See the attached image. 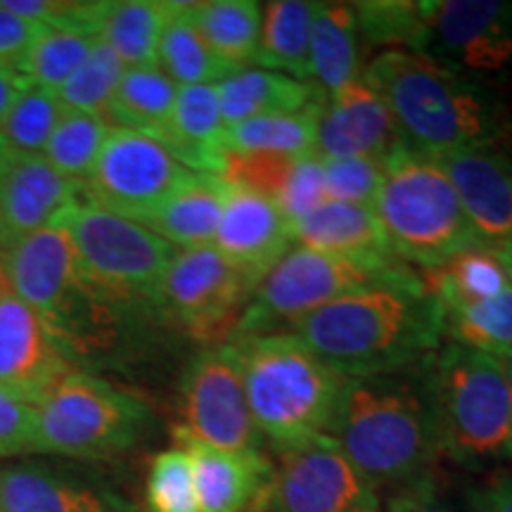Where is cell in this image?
<instances>
[{"mask_svg": "<svg viewBox=\"0 0 512 512\" xmlns=\"http://www.w3.org/2000/svg\"><path fill=\"white\" fill-rule=\"evenodd\" d=\"M292 332L347 380L413 368L444 342L439 306L413 268L320 306Z\"/></svg>", "mask_w": 512, "mask_h": 512, "instance_id": "obj_1", "label": "cell"}, {"mask_svg": "<svg viewBox=\"0 0 512 512\" xmlns=\"http://www.w3.org/2000/svg\"><path fill=\"white\" fill-rule=\"evenodd\" d=\"M363 79L380 95L406 150L427 159L494 147L508 121L479 83L418 50H384Z\"/></svg>", "mask_w": 512, "mask_h": 512, "instance_id": "obj_2", "label": "cell"}, {"mask_svg": "<svg viewBox=\"0 0 512 512\" xmlns=\"http://www.w3.org/2000/svg\"><path fill=\"white\" fill-rule=\"evenodd\" d=\"M330 437L375 491L425 477L439 456V437L422 361L347 380Z\"/></svg>", "mask_w": 512, "mask_h": 512, "instance_id": "obj_3", "label": "cell"}, {"mask_svg": "<svg viewBox=\"0 0 512 512\" xmlns=\"http://www.w3.org/2000/svg\"><path fill=\"white\" fill-rule=\"evenodd\" d=\"M249 413L278 453L330 437L347 377L320 361L294 332L233 339Z\"/></svg>", "mask_w": 512, "mask_h": 512, "instance_id": "obj_4", "label": "cell"}, {"mask_svg": "<svg viewBox=\"0 0 512 512\" xmlns=\"http://www.w3.org/2000/svg\"><path fill=\"white\" fill-rule=\"evenodd\" d=\"M439 453L472 467L512 460V387L505 361L444 344L422 358Z\"/></svg>", "mask_w": 512, "mask_h": 512, "instance_id": "obj_5", "label": "cell"}, {"mask_svg": "<svg viewBox=\"0 0 512 512\" xmlns=\"http://www.w3.org/2000/svg\"><path fill=\"white\" fill-rule=\"evenodd\" d=\"M373 211L396 259L422 271L479 245L441 166L406 147L384 166Z\"/></svg>", "mask_w": 512, "mask_h": 512, "instance_id": "obj_6", "label": "cell"}, {"mask_svg": "<svg viewBox=\"0 0 512 512\" xmlns=\"http://www.w3.org/2000/svg\"><path fill=\"white\" fill-rule=\"evenodd\" d=\"M152 411L136 394L74 370L36 406L34 451L76 460H110L140 444Z\"/></svg>", "mask_w": 512, "mask_h": 512, "instance_id": "obj_7", "label": "cell"}, {"mask_svg": "<svg viewBox=\"0 0 512 512\" xmlns=\"http://www.w3.org/2000/svg\"><path fill=\"white\" fill-rule=\"evenodd\" d=\"M72 238L83 285L112 306H157L162 278L178 249L145 228L79 200L57 219Z\"/></svg>", "mask_w": 512, "mask_h": 512, "instance_id": "obj_8", "label": "cell"}, {"mask_svg": "<svg viewBox=\"0 0 512 512\" xmlns=\"http://www.w3.org/2000/svg\"><path fill=\"white\" fill-rule=\"evenodd\" d=\"M8 283L24 304L48 323L69 356L98 344L105 313L117 306L102 302L83 285L72 238L62 223L36 230L0 256Z\"/></svg>", "mask_w": 512, "mask_h": 512, "instance_id": "obj_9", "label": "cell"}, {"mask_svg": "<svg viewBox=\"0 0 512 512\" xmlns=\"http://www.w3.org/2000/svg\"><path fill=\"white\" fill-rule=\"evenodd\" d=\"M401 259L351 261L339 256L292 247L256 285L230 339L273 335L294 328L320 306L351 292L389 283L408 271Z\"/></svg>", "mask_w": 512, "mask_h": 512, "instance_id": "obj_10", "label": "cell"}, {"mask_svg": "<svg viewBox=\"0 0 512 512\" xmlns=\"http://www.w3.org/2000/svg\"><path fill=\"white\" fill-rule=\"evenodd\" d=\"M242 275L214 245L183 249L166 268L157 294V309L204 344L228 342L254 294Z\"/></svg>", "mask_w": 512, "mask_h": 512, "instance_id": "obj_11", "label": "cell"}, {"mask_svg": "<svg viewBox=\"0 0 512 512\" xmlns=\"http://www.w3.org/2000/svg\"><path fill=\"white\" fill-rule=\"evenodd\" d=\"M183 427L190 437L226 451H261L264 437L249 413L240 349L233 339L211 344L185 368Z\"/></svg>", "mask_w": 512, "mask_h": 512, "instance_id": "obj_12", "label": "cell"}, {"mask_svg": "<svg viewBox=\"0 0 512 512\" xmlns=\"http://www.w3.org/2000/svg\"><path fill=\"white\" fill-rule=\"evenodd\" d=\"M190 174L159 140L112 126L81 195L95 207L140 221Z\"/></svg>", "mask_w": 512, "mask_h": 512, "instance_id": "obj_13", "label": "cell"}, {"mask_svg": "<svg viewBox=\"0 0 512 512\" xmlns=\"http://www.w3.org/2000/svg\"><path fill=\"white\" fill-rule=\"evenodd\" d=\"M266 512H380L377 491L332 437L278 453Z\"/></svg>", "mask_w": 512, "mask_h": 512, "instance_id": "obj_14", "label": "cell"}, {"mask_svg": "<svg viewBox=\"0 0 512 512\" xmlns=\"http://www.w3.org/2000/svg\"><path fill=\"white\" fill-rule=\"evenodd\" d=\"M74 370V358L46 320L17 297L0 266V387L36 408Z\"/></svg>", "mask_w": 512, "mask_h": 512, "instance_id": "obj_15", "label": "cell"}, {"mask_svg": "<svg viewBox=\"0 0 512 512\" xmlns=\"http://www.w3.org/2000/svg\"><path fill=\"white\" fill-rule=\"evenodd\" d=\"M422 53L456 72H501L512 62V3L425 0Z\"/></svg>", "mask_w": 512, "mask_h": 512, "instance_id": "obj_16", "label": "cell"}, {"mask_svg": "<svg viewBox=\"0 0 512 512\" xmlns=\"http://www.w3.org/2000/svg\"><path fill=\"white\" fill-rule=\"evenodd\" d=\"M401 150L403 143L392 114L363 76L330 95L320 107L313 145L316 157H368L387 166Z\"/></svg>", "mask_w": 512, "mask_h": 512, "instance_id": "obj_17", "label": "cell"}, {"mask_svg": "<svg viewBox=\"0 0 512 512\" xmlns=\"http://www.w3.org/2000/svg\"><path fill=\"white\" fill-rule=\"evenodd\" d=\"M214 247L256 287L294 247L292 223L264 195L228 181Z\"/></svg>", "mask_w": 512, "mask_h": 512, "instance_id": "obj_18", "label": "cell"}, {"mask_svg": "<svg viewBox=\"0 0 512 512\" xmlns=\"http://www.w3.org/2000/svg\"><path fill=\"white\" fill-rule=\"evenodd\" d=\"M176 446L190 458L192 482L202 512H259L264 510L273 463L264 451H226L174 430Z\"/></svg>", "mask_w": 512, "mask_h": 512, "instance_id": "obj_19", "label": "cell"}, {"mask_svg": "<svg viewBox=\"0 0 512 512\" xmlns=\"http://www.w3.org/2000/svg\"><path fill=\"white\" fill-rule=\"evenodd\" d=\"M456 190L460 207L482 245L512 238V155L498 147L434 159Z\"/></svg>", "mask_w": 512, "mask_h": 512, "instance_id": "obj_20", "label": "cell"}, {"mask_svg": "<svg viewBox=\"0 0 512 512\" xmlns=\"http://www.w3.org/2000/svg\"><path fill=\"white\" fill-rule=\"evenodd\" d=\"M79 197L81 185L64 178L46 157L12 152L0 169V223L8 247L53 226Z\"/></svg>", "mask_w": 512, "mask_h": 512, "instance_id": "obj_21", "label": "cell"}, {"mask_svg": "<svg viewBox=\"0 0 512 512\" xmlns=\"http://www.w3.org/2000/svg\"><path fill=\"white\" fill-rule=\"evenodd\" d=\"M0 512H121L110 491L62 467L0 463Z\"/></svg>", "mask_w": 512, "mask_h": 512, "instance_id": "obj_22", "label": "cell"}, {"mask_svg": "<svg viewBox=\"0 0 512 512\" xmlns=\"http://www.w3.org/2000/svg\"><path fill=\"white\" fill-rule=\"evenodd\" d=\"M221 178L252 188L294 223L328 202L323 159L313 155H226Z\"/></svg>", "mask_w": 512, "mask_h": 512, "instance_id": "obj_23", "label": "cell"}, {"mask_svg": "<svg viewBox=\"0 0 512 512\" xmlns=\"http://www.w3.org/2000/svg\"><path fill=\"white\" fill-rule=\"evenodd\" d=\"M226 124L216 83L178 88L164 138L159 140L185 169L221 176L226 164Z\"/></svg>", "mask_w": 512, "mask_h": 512, "instance_id": "obj_24", "label": "cell"}, {"mask_svg": "<svg viewBox=\"0 0 512 512\" xmlns=\"http://www.w3.org/2000/svg\"><path fill=\"white\" fill-rule=\"evenodd\" d=\"M294 247H306L351 261L396 259L373 207L323 202L292 223Z\"/></svg>", "mask_w": 512, "mask_h": 512, "instance_id": "obj_25", "label": "cell"}, {"mask_svg": "<svg viewBox=\"0 0 512 512\" xmlns=\"http://www.w3.org/2000/svg\"><path fill=\"white\" fill-rule=\"evenodd\" d=\"M226 188V178L192 171L138 223L174 247L195 249L214 245Z\"/></svg>", "mask_w": 512, "mask_h": 512, "instance_id": "obj_26", "label": "cell"}, {"mask_svg": "<svg viewBox=\"0 0 512 512\" xmlns=\"http://www.w3.org/2000/svg\"><path fill=\"white\" fill-rule=\"evenodd\" d=\"M226 128L242 121L302 112L328 100L316 83L299 81L261 67H245L216 83Z\"/></svg>", "mask_w": 512, "mask_h": 512, "instance_id": "obj_27", "label": "cell"}, {"mask_svg": "<svg viewBox=\"0 0 512 512\" xmlns=\"http://www.w3.org/2000/svg\"><path fill=\"white\" fill-rule=\"evenodd\" d=\"M318 3L273 0L264 5L254 64L299 81H311V27ZM313 83V81H311Z\"/></svg>", "mask_w": 512, "mask_h": 512, "instance_id": "obj_28", "label": "cell"}, {"mask_svg": "<svg viewBox=\"0 0 512 512\" xmlns=\"http://www.w3.org/2000/svg\"><path fill=\"white\" fill-rule=\"evenodd\" d=\"M176 98L178 86L157 64L128 67L102 119L114 124V128H126L162 140Z\"/></svg>", "mask_w": 512, "mask_h": 512, "instance_id": "obj_29", "label": "cell"}, {"mask_svg": "<svg viewBox=\"0 0 512 512\" xmlns=\"http://www.w3.org/2000/svg\"><path fill=\"white\" fill-rule=\"evenodd\" d=\"M311 81L325 95H335L358 74V27L349 3H318L311 27Z\"/></svg>", "mask_w": 512, "mask_h": 512, "instance_id": "obj_30", "label": "cell"}, {"mask_svg": "<svg viewBox=\"0 0 512 512\" xmlns=\"http://www.w3.org/2000/svg\"><path fill=\"white\" fill-rule=\"evenodd\" d=\"M174 3L166 0H114L102 3L100 41L128 67L157 64L162 31Z\"/></svg>", "mask_w": 512, "mask_h": 512, "instance_id": "obj_31", "label": "cell"}, {"mask_svg": "<svg viewBox=\"0 0 512 512\" xmlns=\"http://www.w3.org/2000/svg\"><path fill=\"white\" fill-rule=\"evenodd\" d=\"M264 5L256 0H207L192 5V19L211 53L230 74L254 62Z\"/></svg>", "mask_w": 512, "mask_h": 512, "instance_id": "obj_32", "label": "cell"}, {"mask_svg": "<svg viewBox=\"0 0 512 512\" xmlns=\"http://www.w3.org/2000/svg\"><path fill=\"white\" fill-rule=\"evenodd\" d=\"M420 278L439 309L482 302V299L496 297L512 285L494 249L482 245V242L448 259L446 264L425 268Z\"/></svg>", "mask_w": 512, "mask_h": 512, "instance_id": "obj_33", "label": "cell"}, {"mask_svg": "<svg viewBox=\"0 0 512 512\" xmlns=\"http://www.w3.org/2000/svg\"><path fill=\"white\" fill-rule=\"evenodd\" d=\"M192 5L195 3H174L157 50V67L178 88L219 83L230 74V69L211 53L197 31L195 19H192Z\"/></svg>", "mask_w": 512, "mask_h": 512, "instance_id": "obj_34", "label": "cell"}, {"mask_svg": "<svg viewBox=\"0 0 512 512\" xmlns=\"http://www.w3.org/2000/svg\"><path fill=\"white\" fill-rule=\"evenodd\" d=\"M439 316L441 337L448 344L482 351L501 361L512 356V285L482 302L444 306Z\"/></svg>", "mask_w": 512, "mask_h": 512, "instance_id": "obj_35", "label": "cell"}, {"mask_svg": "<svg viewBox=\"0 0 512 512\" xmlns=\"http://www.w3.org/2000/svg\"><path fill=\"white\" fill-rule=\"evenodd\" d=\"M320 105L226 128V155H309L316 145Z\"/></svg>", "mask_w": 512, "mask_h": 512, "instance_id": "obj_36", "label": "cell"}, {"mask_svg": "<svg viewBox=\"0 0 512 512\" xmlns=\"http://www.w3.org/2000/svg\"><path fill=\"white\" fill-rule=\"evenodd\" d=\"M358 36L389 50H425V0H366L351 5Z\"/></svg>", "mask_w": 512, "mask_h": 512, "instance_id": "obj_37", "label": "cell"}, {"mask_svg": "<svg viewBox=\"0 0 512 512\" xmlns=\"http://www.w3.org/2000/svg\"><path fill=\"white\" fill-rule=\"evenodd\" d=\"M98 41L100 38L93 31L69 27V24L41 27L22 74L36 86L57 91L86 62Z\"/></svg>", "mask_w": 512, "mask_h": 512, "instance_id": "obj_38", "label": "cell"}, {"mask_svg": "<svg viewBox=\"0 0 512 512\" xmlns=\"http://www.w3.org/2000/svg\"><path fill=\"white\" fill-rule=\"evenodd\" d=\"M110 124L95 114L64 110L60 124L43 147V157L53 169L74 183H83L91 174L102 145L110 136Z\"/></svg>", "mask_w": 512, "mask_h": 512, "instance_id": "obj_39", "label": "cell"}, {"mask_svg": "<svg viewBox=\"0 0 512 512\" xmlns=\"http://www.w3.org/2000/svg\"><path fill=\"white\" fill-rule=\"evenodd\" d=\"M62 114L64 107L55 91L29 83L0 124V140L17 155H43Z\"/></svg>", "mask_w": 512, "mask_h": 512, "instance_id": "obj_40", "label": "cell"}, {"mask_svg": "<svg viewBox=\"0 0 512 512\" xmlns=\"http://www.w3.org/2000/svg\"><path fill=\"white\" fill-rule=\"evenodd\" d=\"M124 72L126 64L105 43L98 41L86 62L55 93L64 110L102 117Z\"/></svg>", "mask_w": 512, "mask_h": 512, "instance_id": "obj_41", "label": "cell"}, {"mask_svg": "<svg viewBox=\"0 0 512 512\" xmlns=\"http://www.w3.org/2000/svg\"><path fill=\"white\" fill-rule=\"evenodd\" d=\"M145 512H202L183 448L174 446L152 458L145 479Z\"/></svg>", "mask_w": 512, "mask_h": 512, "instance_id": "obj_42", "label": "cell"}, {"mask_svg": "<svg viewBox=\"0 0 512 512\" xmlns=\"http://www.w3.org/2000/svg\"><path fill=\"white\" fill-rule=\"evenodd\" d=\"M384 178V164L368 157L323 159V183L328 202L373 207Z\"/></svg>", "mask_w": 512, "mask_h": 512, "instance_id": "obj_43", "label": "cell"}, {"mask_svg": "<svg viewBox=\"0 0 512 512\" xmlns=\"http://www.w3.org/2000/svg\"><path fill=\"white\" fill-rule=\"evenodd\" d=\"M36 408L0 387V458L34 451Z\"/></svg>", "mask_w": 512, "mask_h": 512, "instance_id": "obj_44", "label": "cell"}, {"mask_svg": "<svg viewBox=\"0 0 512 512\" xmlns=\"http://www.w3.org/2000/svg\"><path fill=\"white\" fill-rule=\"evenodd\" d=\"M38 31H41V24H31L17 17L0 3V67L22 72Z\"/></svg>", "mask_w": 512, "mask_h": 512, "instance_id": "obj_45", "label": "cell"}, {"mask_svg": "<svg viewBox=\"0 0 512 512\" xmlns=\"http://www.w3.org/2000/svg\"><path fill=\"white\" fill-rule=\"evenodd\" d=\"M384 512H456L451 505L441 501L437 486L430 477H420L411 484H403L389 498Z\"/></svg>", "mask_w": 512, "mask_h": 512, "instance_id": "obj_46", "label": "cell"}, {"mask_svg": "<svg viewBox=\"0 0 512 512\" xmlns=\"http://www.w3.org/2000/svg\"><path fill=\"white\" fill-rule=\"evenodd\" d=\"M472 501L479 512H512V470L491 477Z\"/></svg>", "mask_w": 512, "mask_h": 512, "instance_id": "obj_47", "label": "cell"}, {"mask_svg": "<svg viewBox=\"0 0 512 512\" xmlns=\"http://www.w3.org/2000/svg\"><path fill=\"white\" fill-rule=\"evenodd\" d=\"M29 79L22 72H15V69L0 67V124L8 117L19 95L29 88Z\"/></svg>", "mask_w": 512, "mask_h": 512, "instance_id": "obj_48", "label": "cell"}, {"mask_svg": "<svg viewBox=\"0 0 512 512\" xmlns=\"http://www.w3.org/2000/svg\"><path fill=\"white\" fill-rule=\"evenodd\" d=\"M494 249V254L498 256V261H501L505 273H508L510 283H512V238L510 240H503V242H494V245H489Z\"/></svg>", "mask_w": 512, "mask_h": 512, "instance_id": "obj_49", "label": "cell"}, {"mask_svg": "<svg viewBox=\"0 0 512 512\" xmlns=\"http://www.w3.org/2000/svg\"><path fill=\"white\" fill-rule=\"evenodd\" d=\"M10 155H12V150H10V147H8V145H5V143H3V140H0V169H3V166H5V162H8V159H10Z\"/></svg>", "mask_w": 512, "mask_h": 512, "instance_id": "obj_50", "label": "cell"}, {"mask_svg": "<svg viewBox=\"0 0 512 512\" xmlns=\"http://www.w3.org/2000/svg\"><path fill=\"white\" fill-rule=\"evenodd\" d=\"M5 249H8V242H5V233H3V223H0V256H3Z\"/></svg>", "mask_w": 512, "mask_h": 512, "instance_id": "obj_51", "label": "cell"}, {"mask_svg": "<svg viewBox=\"0 0 512 512\" xmlns=\"http://www.w3.org/2000/svg\"><path fill=\"white\" fill-rule=\"evenodd\" d=\"M505 370H508V377H510V387H512V356L505 358Z\"/></svg>", "mask_w": 512, "mask_h": 512, "instance_id": "obj_52", "label": "cell"}]
</instances>
